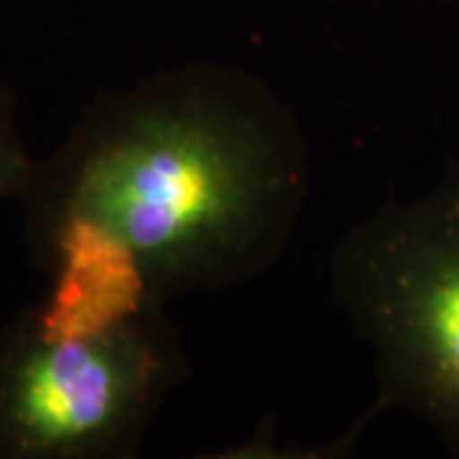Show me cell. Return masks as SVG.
<instances>
[{
    "mask_svg": "<svg viewBox=\"0 0 459 459\" xmlns=\"http://www.w3.org/2000/svg\"><path fill=\"white\" fill-rule=\"evenodd\" d=\"M309 192L294 108L246 66L189 62L100 95L21 204L49 289L166 304L271 271Z\"/></svg>",
    "mask_w": 459,
    "mask_h": 459,
    "instance_id": "1",
    "label": "cell"
},
{
    "mask_svg": "<svg viewBox=\"0 0 459 459\" xmlns=\"http://www.w3.org/2000/svg\"><path fill=\"white\" fill-rule=\"evenodd\" d=\"M186 377L164 304L47 291L0 332V459H131Z\"/></svg>",
    "mask_w": 459,
    "mask_h": 459,
    "instance_id": "2",
    "label": "cell"
},
{
    "mask_svg": "<svg viewBox=\"0 0 459 459\" xmlns=\"http://www.w3.org/2000/svg\"><path fill=\"white\" fill-rule=\"evenodd\" d=\"M337 307L370 352L376 409L403 411L459 455V169L383 204L332 250Z\"/></svg>",
    "mask_w": 459,
    "mask_h": 459,
    "instance_id": "3",
    "label": "cell"
},
{
    "mask_svg": "<svg viewBox=\"0 0 459 459\" xmlns=\"http://www.w3.org/2000/svg\"><path fill=\"white\" fill-rule=\"evenodd\" d=\"M39 161L23 141L18 126L16 98L0 82V202L26 195Z\"/></svg>",
    "mask_w": 459,
    "mask_h": 459,
    "instance_id": "4",
    "label": "cell"
}]
</instances>
